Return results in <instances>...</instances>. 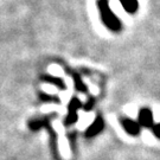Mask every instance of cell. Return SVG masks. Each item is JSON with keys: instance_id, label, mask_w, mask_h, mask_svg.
I'll return each mask as SVG.
<instances>
[{"instance_id": "cell-1", "label": "cell", "mask_w": 160, "mask_h": 160, "mask_svg": "<svg viewBox=\"0 0 160 160\" xmlns=\"http://www.w3.org/2000/svg\"><path fill=\"white\" fill-rule=\"evenodd\" d=\"M98 7H100V10H101V13H102V18L103 20H104V23L108 25L110 29L113 30H116L119 29V20H116V18L113 16V13L110 12L109 10V7L107 6V2L104 1V0H100L98 2Z\"/></svg>"}, {"instance_id": "cell-2", "label": "cell", "mask_w": 160, "mask_h": 160, "mask_svg": "<svg viewBox=\"0 0 160 160\" xmlns=\"http://www.w3.org/2000/svg\"><path fill=\"white\" fill-rule=\"evenodd\" d=\"M139 125L142 127H153V115L148 108H142L140 110Z\"/></svg>"}, {"instance_id": "cell-3", "label": "cell", "mask_w": 160, "mask_h": 160, "mask_svg": "<svg viewBox=\"0 0 160 160\" xmlns=\"http://www.w3.org/2000/svg\"><path fill=\"white\" fill-rule=\"evenodd\" d=\"M122 126L125 128L127 133H129L131 135H137L140 133V125L137 121L132 120V119H123L122 120Z\"/></svg>"}, {"instance_id": "cell-4", "label": "cell", "mask_w": 160, "mask_h": 160, "mask_svg": "<svg viewBox=\"0 0 160 160\" xmlns=\"http://www.w3.org/2000/svg\"><path fill=\"white\" fill-rule=\"evenodd\" d=\"M102 128H103L102 119H101V118H97L96 121H95L92 126H90V128H89V131H88V135H90V137L96 135L97 133H100V132L102 131Z\"/></svg>"}, {"instance_id": "cell-5", "label": "cell", "mask_w": 160, "mask_h": 160, "mask_svg": "<svg viewBox=\"0 0 160 160\" xmlns=\"http://www.w3.org/2000/svg\"><path fill=\"white\" fill-rule=\"evenodd\" d=\"M125 8L129 12H134L138 8V1L137 0H121Z\"/></svg>"}, {"instance_id": "cell-6", "label": "cell", "mask_w": 160, "mask_h": 160, "mask_svg": "<svg viewBox=\"0 0 160 160\" xmlns=\"http://www.w3.org/2000/svg\"><path fill=\"white\" fill-rule=\"evenodd\" d=\"M152 129H153V133H154L155 137L160 139V123H158V125L153 126V127H152Z\"/></svg>"}]
</instances>
